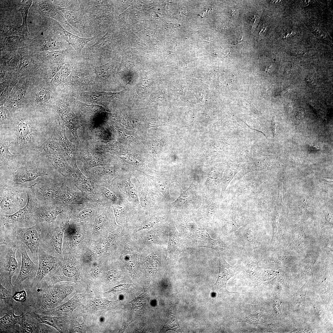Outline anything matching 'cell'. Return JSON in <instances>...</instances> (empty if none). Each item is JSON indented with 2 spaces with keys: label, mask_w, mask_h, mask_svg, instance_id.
Listing matches in <instances>:
<instances>
[{
  "label": "cell",
  "mask_w": 333,
  "mask_h": 333,
  "mask_svg": "<svg viewBox=\"0 0 333 333\" xmlns=\"http://www.w3.org/2000/svg\"><path fill=\"white\" fill-rule=\"evenodd\" d=\"M8 125L12 138L14 154L26 155L34 150L51 135L53 129L49 128L44 120L34 110L19 108L11 114Z\"/></svg>",
  "instance_id": "obj_1"
},
{
  "label": "cell",
  "mask_w": 333,
  "mask_h": 333,
  "mask_svg": "<svg viewBox=\"0 0 333 333\" xmlns=\"http://www.w3.org/2000/svg\"><path fill=\"white\" fill-rule=\"evenodd\" d=\"M25 302L22 306L25 313L33 311L40 314L55 308L70 293L72 286L67 284L49 285L42 280L37 285L25 289Z\"/></svg>",
  "instance_id": "obj_2"
},
{
  "label": "cell",
  "mask_w": 333,
  "mask_h": 333,
  "mask_svg": "<svg viewBox=\"0 0 333 333\" xmlns=\"http://www.w3.org/2000/svg\"><path fill=\"white\" fill-rule=\"evenodd\" d=\"M41 231V223L27 228L0 226V245H16L18 249L23 244L30 250L34 261L38 262Z\"/></svg>",
  "instance_id": "obj_3"
},
{
  "label": "cell",
  "mask_w": 333,
  "mask_h": 333,
  "mask_svg": "<svg viewBox=\"0 0 333 333\" xmlns=\"http://www.w3.org/2000/svg\"><path fill=\"white\" fill-rule=\"evenodd\" d=\"M18 248L16 245H0V284L8 290L15 292L12 278L18 267L15 256Z\"/></svg>",
  "instance_id": "obj_4"
},
{
  "label": "cell",
  "mask_w": 333,
  "mask_h": 333,
  "mask_svg": "<svg viewBox=\"0 0 333 333\" xmlns=\"http://www.w3.org/2000/svg\"><path fill=\"white\" fill-rule=\"evenodd\" d=\"M41 223L42 231L39 248L52 256H61L65 223L59 226H54L52 223Z\"/></svg>",
  "instance_id": "obj_5"
},
{
  "label": "cell",
  "mask_w": 333,
  "mask_h": 333,
  "mask_svg": "<svg viewBox=\"0 0 333 333\" xmlns=\"http://www.w3.org/2000/svg\"><path fill=\"white\" fill-rule=\"evenodd\" d=\"M27 201L26 205L15 213L10 215L1 214L0 226H9L27 228L36 224L33 217L34 205L33 199L27 193Z\"/></svg>",
  "instance_id": "obj_6"
},
{
  "label": "cell",
  "mask_w": 333,
  "mask_h": 333,
  "mask_svg": "<svg viewBox=\"0 0 333 333\" xmlns=\"http://www.w3.org/2000/svg\"><path fill=\"white\" fill-rule=\"evenodd\" d=\"M61 10L73 30L81 37L88 38L94 36L86 16L81 10L79 1L78 3L73 6Z\"/></svg>",
  "instance_id": "obj_7"
},
{
  "label": "cell",
  "mask_w": 333,
  "mask_h": 333,
  "mask_svg": "<svg viewBox=\"0 0 333 333\" xmlns=\"http://www.w3.org/2000/svg\"><path fill=\"white\" fill-rule=\"evenodd\" d=\"M33 90L31 104L36 113L42 117L54 107L51 92L48 86L43 85L36 87Z\"/></svg>",
  "instance_id": "obj_8"
},
{
  "label": "cell",
  "mask_w": 333,
  "mask_h": 333,
  "mask_svg": "<svg viewBox=\"0 0 333 333\" xmlns=\"http://www.w3.org/2000/svg\"><path fill=\"white\" fill-rule=\"evenodd\" d=\"M23 244L18 249L22 256V262L20 270L15 281L13 284L16 291L24 289L23 282L26 279L31 278L33 279L36 276L38 265L35 264L30 258Z\"/></svg>",
  "instance_id": "obj_9"
},
{
  "label": "cell",
  "mask_w": 333,
  "mask_h": 333,
  "mask_svg": "<svg viewBox=\"0 0 333 333\" xmlns=\"http://www.w3.org/2000/svg\"><path fill=\"white\" fill-rule=\"evenodd\" d=\"M76 157L83 163L86 169L103 165L105 163L103 152L92 148L88 144L81 143L75 147Z\"/></svg>",
  "instance_id": "obj_10"
},
{
  "label": "cell",
  "mask_w": 333,
  "mask_h": 333,
  "mask_svg": "<svg viewBox=\"0 0 333 333\" xmlns=\"http://www.w3.org/2000/svg\"><path fill=\"white\" fill-rule=\"evenodd\" d=\"M38 268L36 277L30 286L37 285L45 277L50 273L60 264V259L50 255L40 248L38 251Z\"/></svg>",
  "instance_id": "obj_11"
},
{
  "label": "cell",
  "mask_w": 333,
  "mask_h": 333,
  "mask_svg": "<svg viewBox=\"0 0 333 333\" xmlns=\"http://www.w3.org/2000/svg\"><path fill=\"white\" fill-rule=\"evenodd\" d=\"M14 306L10 304H5L0 306V316L4 315L0 319V333H20L16 328L15 325L20 320L22 314L16 315Z\"/></svg>",
  "instance_id": "obj_12"
},
{
  "label": "cell",
  "mask_w": 333,
  "mask_h": 333,
  "mask_svg": "<svg viewBox=\"0 0 333 333\" xmlns=\"http://www.w3.org/2000/svg\"><path fill=\"white\" fill-rule=\"evenodd\" d=\"M185 227L192 232V235L195 237L194 241L197 246L220 251V247L219 240L212 239L204 229L198 227L193 220L185 222Z\"/></svg>",
  "instance_id": "obj_13"
},
{
  "label": "cell",
  "mask_w": 333,
  "mask_h": 333,
  "mask_svg": "<svg viewBox=\"0 0 333 333\" xmlns=\"http://www.w3.org/2000/svg\"><path fill=\"white\" fill-rule=\"evenodd\" d=\"M48 175L47 171L43 168L28 163L18 168L14 172L13 181L15 184H20Z\"/></svg>",
  "instance_id": "obj_14"
},
{
  "label": "cell",
  "mask_w": 333,
  "mask_h": 333,
  "mask_svg": "<svg viewBox=\"0 0 333 333\" xmlns=\"http://www.w3.org/2000/svg\"><path fill=\"white\" fill-rule=\"evenodd\" d=\"M65 126L63 124H61L60 122H56L52 133L65 152L68 159L70 160L73 168L77 170L75 147L67 138Z\"/></svg>",
  "instance_id": "obj_15"
},
{
  "label": "cell",
  "mask_w": 333,
  "mask_h": 333,
  "mask_svg": "<svg viewBox=\"0 0 333 333\" xmlns=\"http://www.w3.org/2000/svg\"><path fill=\"white\" fill-rule=\"evenodd\" d=\"M53 108L62 119L63 124L67 127L72 133L77 145H79L80 142L77 134V130L82 125L79 123L75 115L67 106L54 105Z\"/></svg>",
  "instance_id": "obj_16"
},
{
  "label": "cell",
  "mask_w": 333,
  "mask_h": 333,
  "mask_svg": "<svg viewBox=\"0 0 333 333\" xmlns=\"http://www.w3.org/2000/svg\"><path fill=\"white\" fill-rule=\"evenodd\" d=\"M55 28L57 33L61 38L71 46L79 56H81L82 50L88 43L91 40L100 37V35L88 38L81 37L67 31L58 23L56 24Z\"/></svg>",
  "instance_id": "obj_17"
},
{
  "label": "cell",
  "mask_w": 333,
  "mask_h": 333,
  "mask_svg": "<svg viewBox=\"0 0 333 333\" xmlns=\"http://www.w3.org/2000/svg\"><path fill=\"white\" fill-rule=\"evenodd\" d=\"M219 255L220 269L217 280L215 287L220 291H225L228 280L235 275L236 270L235 267L228 264L225 260L222 253L218 251Z\"/></svg>",
  "instance_id": "obj_18"
},
{
  "label": "cell",
  "mask_w": 333,
  "mask_h": 333,
  "mask_svg": "<svg viewBox=\"0 0 333 333\" xmlns=\"http://www.w3.org/2000/svg\"><path fill=\"white\" fill-rule=\"evenodd\" d=\"M63 212V210L58 208L42 206L35 208L33 217L36 224H50L54 222L58 215Z\"/></svg>",
  "instance_id": "obj_19"
},
{
  "label": "cell",
  "mask_w": 333,
  "mask_h": 333,
  "mask_svg": "<svg viewBox=\"0 0 333 333\" xmlns=\"http://www.w3.org/2000/svg\"><path fill=\"white\" fill-rule=\"evenodd\" d=\"M13 139L9 133L5 135L0 133V166L6 165L16 160L23 155L13 154L11 151Z\"/></svg>",
  "instance_id": "obj_20"
},
{
  "label": "cell",
  "mask_w": 333,
  "mask_h": 333,
  "mask_svg": "<svg viewBox=\"0 0 333 333\" xmlns=\"http://www.w3.org/2000/svg\"><path fill=\"white\" fill-rule=\"evenodd\" d=\"M85 15L89 22L94 36L100 35L101 37L104 35L106 29L109 27V25L111 22L108 13Z\"/></svg>",
  "instance_id": "obj_21"
},
{
  "label": "cell",
  "mask_w": 333,
  "mask_h": 333,
  "mask_svg": "<svg viewBox=\"0 0 333 333\" xmlns=\"http://www.w3.org/2000/svg\"><path fill=\"white\" fill-rule=\"evenodd\" d=\"M80 9L85 14L108 13L110 5L105 0H79Z\"/></svg>",
  "instance_id": "obj_22"
},
{
  "label": "cell",
  "mask_w": 333,
  "mask_h": 333,
  "mask_svg": "<svg viewBox=\"0 0 333 333\" xmlns=\"http://www.w3.org/2000/svg\"><path fill=\"white\" fill-rule=\"evenodd\" d=\"M38 321L39 323H44L51 326L60 332H66L68 328V319L66 317H56L29 311Z\"/></svg>",
  "instance_id": "obj_23"
},
{
  "label": "cell",
  "mask_w": 333,
  "mask_h": 333,
  "mask_svg": "<svg viewBox=\"0 0 333 333\" xmlns=\"http://www.w3.org/2000/svg\"><path fill=\"white\" fill-rule=\"evenodd\" d=\"M33 152L46 156L54 154H64L66 156L65 152L53 133L47 140L35 149Z\"/></svg>",
  "instance_id": "obj_24"
},
{
  "label": "cell",
  "mask_w": 333,
  "mask_h": 333,
  "mask_svg": "<svg viewBox=\"0 0 333 333\" xmlns=\"http://www.w3.org/2000/svg\"><path fill=\"white\" fill-rule=\"evenodd\" d=\"M50 162L63 175L72 176L75 174V170L68 165L66 159L67 156L64 154H51L46 156Z\"/></svg>",
  "instance_id": "obj_25"
},
{
  "label": "cell",
  "mask_w": 333,
  "mask_h": 333,
  "mask_svg": "<svg viewBox=\"0 0 333 333\" xmlns=\"http://www.w3.org/2000/svg\"><path fill=\"white\" fill-rule=\"evenodd\" d=\"M198 186L191 182L188 188L182 193L171 205L176 208H185L190 205L196 198V192H197Z\"/></svg>",
  "instance_id": "obj_26"
},
{
  "label": "cell",
  "mask_w": 333,
  "mask_h": 333,
  "mask_svg": "<svg viewBox=\"0 0 333 333\" xmlns=\"http://www.w3.org/2000/svg\"><path fill=\"white\" fill-rule=\"evenodd\" d=\"M18 324L20 326V333H41L40 323L29 312L22 313Z\"/></svg>",
  "instance_id": "obj_27"
},
{
  "label": "cell",
  "mask_w": 333,
  "mask_h": 333,
  "mask_svg": "<svg viewBox=\"0 0 333 333\" xmlns=\"http://www.w3.org/2000/svg\"><path fill=\"white\" fill-rule=\"evenodd\" d=\"M23 201L19 198L16 191H10L3 194L0 197V206L1 214L10 215L12 209L17 202Z\"/></svg>",
  "instance_id": "obj_28"
},
{
  "label": "cell",
  "mask_w": 333,
  "mask_h": 333,
  "mask_svg": "<svg viewBox=\"0 0 333 333\" xmlns=\"http://www.w3.org/2000/svg\"><path fill=\"white\" fill-rule=\"evenodd\" d=\"M41 13L43 15L52 18L66 25L73 30L72 27L58 9L52 3L44 2L40 4L38 6Z\"/></svg>",
  "instance_id": "obj_29"
},
{
  "label": "cell",
  "mask_w": 333,
  "mask_h": 333,
  "mask_svg": "<svg viewBox=\"0 0 333 333\" xmlns=\"http://www.w3.org/2000/svg\"><path fill=\"white\" fill-rule=\"evenodd\" d=\"M31 188L41 196L48 199H58L60 187L41 181L33 184Z\"/></svg>",
  "instance_id": "obj_30"
},
{
  "label": "cell",
  "mask_w": 333,
  "mask_h": 333,
  "mask_svg": "<svg viewBox=\"0 0 333 333\" xmlns=\"http://www.w3.org/2000/svg\"><path fill=\"white\" fill-rule=\"evenodd\" d=\"M185 251L178 237L174 233L170 232L167 255L169 258L177 259L179 254Z\"/></svg>",
  "instance_id": "obj_31"
},
{
  "label": "cell",
  "mask_w": 333,
  "mask_h": 333,
  "mask_svg": "<svg viewBox=\"0 0 333 333\" xmlns=\"http://www.w3.org/2000/svg\"><path fill=\"white\" fill-rule=\"evenodd\" d=\"M176 182H179V180L175 177L166 178V177H162L154 180L156 187L168 200L171 199L169 192L171 185L172 183Z\"/></svg>",
  "instance_id": "obj_32"
},
{
  "label": "cell",
  "mask_w": 333,
  "mask_h": 333,
  "mask_svg": "<svg viewBox=\"0 0 333 333\" xmlns=\"http://www.w3.org/2000/svg\"><path fill=\"white\" fill-rule=\"evenodd\" d=\"M45 48L52 51L64 50L67 48L66 44L58 38H54L47 41L45 43Z\"/></svg>",
  "instance_id": "obj_33"
},
{
  "label": "cell",
  "mask_w": 333,
  "mask_h": 333,
  "mask_svg": "<svg viewBox=\"0 0 333 333\" xmlns=\"http://www.w3.org/2000/svg\"><path fill=\"white\" fill-rule=\"evenodd\" d=\"M75 199V194L69 188L63 184L60 187L58 199L65 203H69Z\"/></svg>",
  "instance_id": "obj_34"
},
{
  "label": "cell",
  "mask_w": 333,
  "mask_h": 333,
  "mask_svg": "<svg viewBox=\"0 0 333 333\" xmlns=\"http://www.w3.org/2000/svg\"><path fill=\"white\" fill-rule=\"evenodd\" d=\"M70 49L68 48L58 51H52L48 53L50 61L55 63L63 62L67 57H69Z\"/></svg>",
  "instance_id": "obj_35"
},
{
  "label": "cell",
  "mask_w": 333,
  "mask_h": 333,
  "mask_svg": "<svg viewBox=\"0 0 333 333\" xmlns=\"http://www.w3.org/2000/svg\"><path fill=\"white\" fill-rule=\"evenodd\" d=\"M32 3L31 0H23L21 6L19 9V11L21 13L23 23L22 26L20 27L21 29H23L26 32L29 34L27 29V19L28 10Z\"/></svg>",
  "instance_id": "obj_36"
},
{
  "label": "cell",
  "mask_w": 333,
  "mask_h": 333,
  "mask_svg": "<svg viewBox=\"0 0 333 333\" xmlns=\"http://www.w3.org/2000/svg\"><path fill=\"white\" fill-rule=\"evenodd\" d=\"M89 173L96 177H101L102 176L108 175L113 173L115 169L113 167L109 166H98L88 170Z\"/></svg>",
  "instance_id": "obj_37"
},
{
  "label": "cell",
  "mask_w": 333,
  "mask_h": 333,
  "mask_svg": "<svg viewBox=\"0 0 333 333\" xmlns=\"http://www.w3.org/2000/svg\"><path fill=\"white\" fill-rule=\"evenodd\" d=\"M164 218L159 216H154L147 219L144 221L139 227L137 231L145 229H150L157 223L163 220Z\"/></svg>",
  "instance_id": "obj_38"
},
{
  "label": "cell",
  "mask_w": 333,
  "mask_h": 333,
  "mask_svg": "<svg viewBox=\"0 0 333 333\" xmlns=\"http://www.w3.org/2000/svg\"><path fill=\"white\" fill-rule=\"evenodd\" d=\"M1 29L2 32L8 36L19 35L21 29L20 27L10 25H4Z\"/></svg>",
  "instance_id": "obj_39"
},
{
  "label": "cell",
  "mask_w": 333,
  "mask_h": 333,
  "mask_svg": "<svg viewBox=\"0 0 333 333\" xmlns=\"http://www.w3.org/2000/svg\"><path fill=\"white\" fill-rule=\"evenodd\" d=\"M9 111L6 108L4 107H1L0 125H8L10 123L11 116Z\"/></svg>",
  "instance_id": "obj_40"
},
{
  "label": "cell",
  "mask_w": 333,
  "mask_h": 333,
  "mask_svg": "<svg viewBox=\"0 0 333 333\" xmlns=\"http://www.w3.org/2000/svg\"><path fill=\"white\" fill-rule=\"evenodd\" d=\"M15 292L9 290L0 284V298L1 300H7L11 299Z\"/></svg>",
  "instance_id": "obj_41"
},
{
  "label": "cell",
  "mask_w": 333,
  "mask_h": 333,
  "mask_svg": "<svg viewBox=\"0 0 333 333\" xmlns=\"http://www.w3.org/2000/svg\"><path fill=\"white\" fill-rule=\"evenodd\" d=\"M21 41V38L17 35L7 36L4 39V42L6 44L10 45H16Z\"/></svg>",
  "instance_id": "obj_42"
},
{
  "label": "cell",
  "mask_w": 333,
  "mask_h": 333,
  "mask_svg": "<svg viewBox=\"0 0 333 333\" xmlns=\"http://www.w3.org/2000/svg\"><path fill=\"white\" fill-rule=\"evenodd\" d=\"M127 185V188L128 194L132 198L134 199H136L138 197L137 191L134 185L131 183L130 180L128 181Z\"/></svg>",
  "instance_id": "obj_43"
},
{
  "label": "cell",
  "mask_w": 333,
  "mask_h": 333,
  "mask_svg": "<svg viewBox=\"0 0 333 333\" xmlns=\"http://www.w3.org/2000/svg\"><path fill=\"white\" fill-rule=\"evenodd\" d=\"M102 190L103 194L107 198L114 202L117 201V198L113 192L105 188H103Z\"/></svg>",
  "instance_id": "obj_44"
},
{
  "label": "cell",
  "mask_w": 333,
  "mask_h": 333,
  "mask_svg": "<svg viewBox=\"0 0 333 333\" xmlns=\"http://www.w3.org/2000/svg\"><path fill=\"white\" fill-rule=\"evenodd\" d=\"M139 196L141 205L143 207L147 206L149 204V200L147 194L143 191H140Z\"/></svg>",
  "instance_id": "obj_45"
},
{
  "label": "cell",
  "mask_w": 333,
  "mask_h": 333,
  "mask_svg": "<svg viewBox=\"0 0 333 333\" xmlns=\"http://www.w3.org/2000/svg\"><path fill=\"white\" fill-rule=\"evenodd\" d=\"M93 212L92 209L86 208L82 210L78 214L79 217L81 219H84L90 216Z\"/></svg>",
  "instance_id": "obj_46"
},
{
  "label": "cell",
  "mask_w": 333,
  "mask_h": 333,
  "mask_svg": "<svg viewBox=\"0 0 333 333\" xmlns=\"http://www.w3.org/2000/svg\"><path fill=\"white\" fill-rule=\"evenodd\" d=\"M117 277V272L115 270H111L109 271L107 274V278L110 281L115 280Z\"/></svg>",
  "instance_id": "obj_47"
},
{
  "label": "cell",
  "mask_w": 333,
  "mask_h": 333,
  "mask_svg": "<svg viewBox=\"0 0 333 333\" xmlns=\"http://www.w3.org/2000/svg\"><path fill=\"white\" fill-rule=\"evenodd\" d=\"M133 321H133L130 322L129 323H126V321L125 320H124V319L123 321V322L121 328H120V330L118 332H119V333H123V332L125 330V329L129 325V324H130V323H131Z\"/></svg>",
  "instance_id": "obj_48"
},
{
  "label": "cell",
  "mask_w": 333,
  "mask_h": 333,
  "mask_svg": "<svg viewBox=\"0 0 333 333\" xmlns=\"http://www.w3.org/2000/svg\"><path fill=\"white\" fill-rule=\"evenodd\" d=\"M315 79L312 77H307L305 79V82L306 84L310 86H312L314 83Z\"/></svg>",
  "instance_id": "obj_49"
},
{
  "label": "cell",
  "mask_w": 333,
  "mask_h": 333,
  "mask_svg": "<svg viewBox=\"0 0 333 333\" xmlns=\"http://www.w3.org/2000/svg\"><path fill=\"white\" fill-rule=\"evenodd\" d=\"M28 63V59L25 57L23 58L20 61V65L23 67H25L27 65Z\"/></svg>",
  "instance_id": "obj_50"
},
{
  "label": "cell",
  "mask_w": 333,
  "mask_h": 333,
  "mask_svg": "<svg viewBox=\"0 0 333 333\" xmlns=\"http://www.w3.org/2000/svg\"><path fill=\"white\" fill-rule=\"evenodd\" d=\"M94 274H95H95H96V273H97V274L98 273V270H99V268H100V267L98 265H95L94 266Z\"/></svg>",
  "instance_id": "obj_51"
},
{
  "label": "cell",
  "mask_w": 333,
  "mask_h": 333,
  "mask_svg": "<svg viewBox=\"0 0 333 333\" xmlns=\"http://www.w3.org/2000/svg\"><path fill=\"white\" fill-rule=\"evenodd\" d=\"M187 10L185 8H182L180 11V14L182 15H185L187 12Z\"/></svg>",
  "instance_id": "obj_52"
},
{
  "label": "cell",
  "mask_w": 333,
  "mask_h": 333,
  "mask_svg": "<svg viewBox=\"0 0 333 333\" xmlns=\"http://www.w3.org/2000/svg\"><path fill=\"white\" fill-rule=\"evenodd\" d=\"M243 37H242L241 38V39H238V40H237V44H240L241 43H242V39H243Z\"/></svg>",
  "instance_id": "obj_53"
}]
</instances>
